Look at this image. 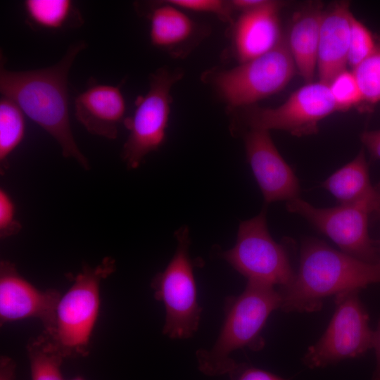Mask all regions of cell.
I'll list each match as a JSON object with an SVG mask.
<instances>
[{
	"mask_svg": "<svg viewBox=\"0 0 380 380\" xmlns=\"http://www.w3.org/2000/svg\"><path fill=\"white\" fill-rule=\"evenodd\" d=\"M350 21L348 63L354 68L374 51L376 43L370 30L353 14Z\"/></svg>",
	"mask_w": 380,
	"mask_h": 380,
	"instance_id": "cell-24",
	"label": "cell"
},
{
	"mask_svg": "<svg viewBox=\"0 0 380 380\" xmlns=\"http://www.w3.org/2000/svg\"><path fill=\"white\" fill-rule=\"evenodd\" d=\"M360 140L374 160H380V129L367 130L360 135Z\"/></svg>",
	"mask_w": 380,
	"mask_h": 380,
	"instance_id": "cell-29",
	"label": "cell"
},
{
	"mask_svg": "<svg viewBox=\"0 0 380 380\" xmlns=\"http://www.w3.org/2000/svg\"><path fill=\"white\" fill-rule=\"evenodd\" d=\"M193 23L180 8L167 3L154 8L150 15V39L153 45L167 48L189 38Z\"/></svg>",
	"mask_w": 380,
	"mask_h": 380,
	"instance_id": "cell-19",
	"label": "cell"
},
{
	"mask_svg": "<svg viewBox=\"0 0 380 380\" xmlns=\"http://www.w3.org/2000/svg\"><path fill=\"white\" fill-rule=\"evenodd\" d=\"M24 113L9 98L0 99V167L3 175L8 168V159L21 144L25 135Z\"/></svg>",
	"mask_w": 380,
	"mask_h": 380,
	"instance_id": "cell-21",
	"label": "cell"
},
{
	"mask_svg": "<svg viewBox=\"0 0 380 380\" xmlns=\"http://www.w3.org/2000/svg\"><path fill=\"white\" fill-rule=\"evenodd\" d=\"M281 305L279 289L248 281L239 296L227 298L224 321L213 348L196 351L199 370L209 376L228 374L236 364L230 357L232 352L245 347L253 350L262 348L261 331L270 314Z\"/></svg>",
	"mask_w": 380,
	"mask_h": 380,
	"instance_id": "cell-3",
	"label": "cell"
},
{
	"mask_svg": "<svg viewBox=\"0 0 380 380\" xmlns=\"http://www.w3.org/2000/svg\"><path fill=\"white\" fill-rule=\"evenodd\" d=\"M372 348L375 350L376 365L372 380H380V319L373 333Z\"/></svg>",
	"mask_w": 380,
	"mask_h": 380,
	"instance_id": "cell-31",
	"label": "cell"
},
{
	"mask_svg": "<svg viewBox=\"0 0 380 380\" xmlns=\"http://www.w3.org/2000/svg\"><path fill=\"white\" fill-rule=\"evenodd\" d=\"M289 212L297 214L329 237L341 251L360 260L380 262L374 242L368 232V218L374 213L367 203L317 208L297 198L286 202Z\"/></svg>",
	"mask_w": 380,
	"mask_h": 380,
	"instance_id": "cell-10",
	"label": "cell"
},
{
	"mask_svg": "<svg viewBox=\"0 0 380 380\" xmlns=\"http://www.w3.org/2000/svg\"><path fill=\"white\" fill-rule=\"evenodd\" d=\"M376 189L378 191V194H379V207H378V209L376 210V212L375 213L376 214H377L379 217H380V184L376 186Z\"/></svg>",
	"mask_w": 380,
	"mask_h": 380,
	"instance_id": "cell-32",
	"label": "cell"
},
{
	"mask_svg": "<svg viewBox=\"0 0 380 380\" xmlns=\"http://www.w3.org/2000/svg\"><path fill=\"white\" fill-rule=\"evenodd\" d=\"M125 101L118 87L94 83L75 99V115L90 134L115 139L124 122Z\"/></svg>",
	"mask_w": 380,
	"mask_h": 380,
	"instance_id": "cell-14",
	"label": "cell"
},
{
	"mask_svg": "<svg viewBox=\"0 0 380 380\" xmlns=\"http://www.w3.org/2000/svg\"><path fill=\"white\" fill-rule=\"evenodd\" d=\"M265 210L239 224L236 244L222 257L248 281L283 289L293 281L287 251L269 233Z\"/></svg>",
	"mask_w": 380,
	"mask_h": 380,
	"instance_id": "cell-6",
	"label": "cell"
},
{
	"mask_svg": "<svg viewBox=\"0 0 380 380\" xmlns=\"http://www.w3.org/2000/svg\"><path fill=\"white\" fill-rule=\"evenodd\" d=\"M167 2L179 8L213 13L224 19L228 18L230 13L228 5L220 0H170Z\"/></svg>",
	"mask_w": 380,
	"mask_h": 380,
	"instance_id": "cell-27",
	"label": "cell"
},
{
	"mask_svg": "<svg viewBox=\"0 0 380 380\" xmlns=\"http://www.w3.org/2000/svg\"><path fill=\"white\" fill-rule=\"evenodd\" d=\"M15 361L11 357L2 355L0 358V380H15Z\"/></svg>",
	"mask_w": 380,
	"mask_h": 380,
	"instance_id": "cell-30",
	"label": "cell"
},
{
	"mask_svg": "<svg viewBox=\"0 0 380 380\" xmlns=\"http://www.w3.org/2000/svg\"><path fill=\"white\" fill-rule=\"evenodd\" d=\"M323 13L320 8H310L297 13L286 39L295 66L308 83L312 82L317 69Z\"/></svg>",
	"mask_w": 380,
	"mask_h": 380,
	"instance_id": "cell-18",
	"label": "cell"
},
{
	"mask_svg": "<svg viewBox=\"0 0 380 380\" xmlns=\"http://www.w3.org/2000/svg\"><path fill=\"white\" fill-rule=\"evenodd\" d=\"M24 8L30 24L42 29L61 30L83 22L70 0H26Z\"/></svg>",
	"mask_w": 380,
	"mask_h": 380,
	"instance_id": "cell-20",
	"label": "cell"
},
{
	"mask_svg": "<svg viewBox=\"0 0 380 380\" xmlns=\"http://www.w3.org/2000/svg\"><path fill=\"white\" fill-rule=\"evenodd\" d=\"M228 375L231 380H285L274 374L246 363L236 362Z\"/></svg>",
	"mask_w": 380,
	"mask_h": 380,
	"instance_id": "cell-28",
	"label": "cell"
},
{
	"mask_svg": "<svg viewBox=\"0 0 380 380\" xmlns=\"http://www.w3.org/2000/svg\"><path fill=\"white\" fill-rule=\"evenodd\" d=\"M337 110L329 85L307 83L276 108H255L248 113L250 129L284 130L296 137L315 134L318 122Z\"/></svg>",
	"mask_w": 380,
	"mask_h": 380,
	"instance_id": "cell-11",
	"label": "cell"
},
{
	"mask_svg": "<svg viewBox=\"0 0 380 380\" xmlns=\"http://www.w3.org/2000/svg\"><path fill=\"white\" fill-rule=\"evenodd\" d=\"M329 87L337 110H346L362 101V94L353 72L346 70L338 74Z\"/></svg>",
	"mask_w": 380,
	"mask_h": 380,
	"instance_id": "cell-25",
	"label": "cell"
},
{
	"mask_svg": "<svg viewBox=\"0 0 380 380\" xmlns=\"http://www.w3.org/2000/svg\"><path fill=\"white\" fill-rule=\"evenodd\" d=\"M329 191L339 205L367 203L374 213L379 207V194L371 182L368 164L362 149L350 162L329 176L322 184Z\"/></svg>",
	"mask_w": 380,
	"mask_h": 380,
	"instance_id": "cell-17",
	"label": "cell"
},
{
	"mask_svg": "<svg viewBox=\"0 0 380 380\" xmlns=\"http://www.w3.org/2000/svg\"><path fill=\"white\" fill-rule=\"evenodd\" d=\"M176 251L166 268L151 281L154 297L165 310L163 333L173 339L191 337L197 331L201 308L197 301L193 263L189 255L190 237L187 227L175 234Z\"/></svg>",
	"mask_w": 380,
	"mask_h": 380,
	"instance_id": "cell-5",
	"label": "cell"
},
{
	"mask_svg": "<svg viewBox=\"0 0 380 380\" xmlns=\"http://www.w3.org/2000/svg\"><path fill=\"white\" fill-rule=\"evenodd\" d=\"M115 270V260L110 257H106L94 267L84 265L61 296L53 330L39 336L64 359L89 354L90 338L99 312L100 284Z\"/></svg>",
	"mask_w": 380,
	"mask_h": 380,
	"instance_id": "cell-4",
	"label": "cell"
},
{
	"mask_svg": "<svg viewBox=\"0 0 380 380\" xmlns=\"http://www.w3.org/2000/svg\"><path fill=\"white\" fill-rule=\"evenodd\" d=\"M247 160L267 203L299 198V182L276 148L269 131L250 129L245 136Z\"/></svg>",
	"mask_w": 380,
	"mask_h": 380,
	"instance_id": "cell-13",
	"label": "cell"
},
{
	"mask_svg": "<svg viewBox=\"0 0 380 380\" xmlns=\"http://www.w3.org/2000/svg\"><path fill=\"white\" fill-rule=\"evenodd\" d=\"M348 2L323 13L319 30L317 69L319 82L329 84L348 63L350 16Z\"/></svg>",
	"mask_w": 380,
	"mask_h": 380,
	"instance_id": "cell-15",
	"label": "cell"
},
{
	"mask_svg": "<svg viewBox=\"0 0 380 380\" xmlns=\"http://www.w3.org/2000/svg\"><path fill=\"white\" fill-rule=\"evenodd\" d=\"M71 380H84V379L82 376H76V377L72 379Z\"/></svg>",
	"mask_w": 380,
	"mask_h": 380,
	"instance_id": "cell-33",
	"label": "cell"
},
{
	"mask_svg": "<svg viewBox=\"0 0 380 380\" xmlns=\"http://www.w3.org/2000/svg\"><path fill=\"white\" fill-rule=\"evenodd\" d=\"M31 380H64L61 372L63 357L52 350L40 336L27 345Z\"/></svg>",
	"mask_w": 380,
	"mask_h": 380,
	"instance_id": "cell-22",
	"label": "cell"
},
{
	"mask_svg": "<svg viewBox=\"0 0 380 380\" xmlns=\"http://www.w3.org/2000/svg\"><path fill=\"white\" fill-rule=\"evenodd\" d=\"M180 76L165 70L151 75L148 91L137 98L133 115L125 118L129 133L121 158L128 169L138 168L148 153L163 144L172 103L170 90Z\"/></svg>",
	"mask_w": 380,
	"mask_h": 380,
	"instance_id": "cell-9",
	"label": "cell"
},
{
	"mask_svg": "<svg viewBox=\"0 0 380 380\" xmlns=\"http://www.w3.org/2000/svg\"><path fill=\"white\" fill-rule=\"evenodd\" d=\"M358 290L336 296V308L323 335L309 347L303 363L311 369L324 367L360 357L372 348L373 333L369 315Z\"/></svg>",
	"mask_w": 380,
	"mask_h": 380,
	"instance_id": "cell-7",
	"label": "cell"
},
{
	"mask_svg": "<svg viewBox=\"0 0 380 380\" xmlns=\"http://www.w3.org/2000/svg\"><path fill=\"white\" fill-rule=\"evenodd\" d=\"M86 47L84 42H75L56 64L38 70H8L1 60L0 92L56 141L65 158L75 160L89 170V162L78 147L71 129L68 91L70 68Z\"/></svg>",
	"mask_w": 380,
	"mask_h": 380,
	"instance_id": "cell-1",
	"label": "cell"
},
{
	"mask_svg": "<svg viewBox=\"0 0 380 380\" xmlns=\"http://www.w3.org/2000/svg\"><path fill=\"white\" fill-rule=\"evenodd\" d=\"M380 283V262H367L338 251L315 238L301 245L298 272L291 284L279 289L281 310L310 312L321 309L323 300Z\"/></svg>",
	"mask_w": 380,
	"mask_h": 380,
	"instance_id": "cell-2",
	"label": "cell"
},
{
	"mask_svg": "<svg viewBox=\"0 0 380 380\" xmlns=\"http://www.w3.org/2000/svg\"><path fill=\"white\" fill-rule=\"evenodd\" d=\"M22 229L16 218V207L10 194L0 189V238L5 239L18 234Z\"/></svg>",
	"mask_w": 380,
	"mask_h": 380,
	"instance_id": "cell-26",
	"label": "cell"
},
{
	"mask_svg": "<svg viewBox=\"0 0 380 380\" xmlns=\"http://www.w3.org/2000/svg\"><path fill=\"white\" fill-rule=\"evenodd\" d=\"M295 68L286 39L281 37L271 51L219 72L214 82L227 103L239 107L281 90L293 77Z\"/></svg>",
	"mask_w": 380,
	"mask_h": 380,
	"instance_id": "cell-8",
	"label": "cell"
},
{
	"mask_svg": "<svg viewBox=\"0 0 380 380\" xmlns=\"http://www.w3.org/2000/svg\"><path fill=\"white\" fill-rule=\"evenodd\" d=\"M61 298L56 289L40 290L23 278L15 265L6 260L0 262V325L34 317L44 327L42 333L53 330L56 310Z\"/></svg>",
	"mask_w": 380,
	"mask_h": 380,
	"instance_id": "cell-12",
	"label": "cell"
},
{
	"mask_svg": "<svg viewBox=\"0 0 380 380\" xmlns=\"http://www.w3.org/2000/svg\"><path fill=\"white\" fill-rule=\"evenodd\" d=\"M280 2L269 0L265 5L242 12L234 29V42L241 63L274 49L281 38L279 23Z\"/></svg>",
	"mask_w": 380,
	"mask_h": 380,
	"instance_id": "cell-16",
	"label": "cell"
},
{
	"mask_svg": "<svg viewBox=\"0 0 380 380\" xmlns=\"http://www.w3.org/2000/svg\"><path fill=\"white\" fill-rule=\"evenodd\" d=\"M353 72L358 84L362 101L380 102V43L374 51L357 66Z\"/></svg>",
	"mask_w": 380,
	"mask_h": 380,
	"instance_id": "cell-23",
	"label": "cell"
}]
</instances>
